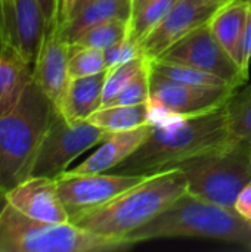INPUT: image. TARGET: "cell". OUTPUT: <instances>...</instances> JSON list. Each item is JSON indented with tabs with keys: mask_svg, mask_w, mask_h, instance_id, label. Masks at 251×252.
Instances as JSON below:
<instances>
[{
	"mask_svg": "<svg viewBox=\"0 0 251 252\" xmlns=\"http://www.w3.org/2000/svg\"><path fill=\"white\" fill-rule=\"evenodd\" d=\"M231 140L234 137L225 106L194 117H175L164 124H152L148 139L115 170L121 174L151 176L176 168Z\"/></svg>",
	"mask_w": 251,
	"mask_h": 252,
	"instance_id": "6da1fadb",
	"label": "cell"
},
{
	"mask_svg": "<svg viewBox=\"0 0 251 252\" xmlns=\"http://www.w3.org/2000/svg\"><path fill=\"white\" fill-rule=\"evenodd\" d=\"M186 192V177L180 168H170L126 189L108 202L81 213L70 223L112 238H127L151 221Z\"/></svg>",
	"mask_w": 251,
	"mask_h": 252,
	"instance_id": "7a4b0ae2",
	"label": "cell"
},
{
	"mask_svg": "<svg viewBox=\"0 0 251 252\" xmlns=\"http://www.w3.org/2000/svg\"><path fill=\"white\" fill-rule=\"evenodd\" d=\"M164 238H203L232 244L251 251V223L229 210L189 192L146 224L132 232L133 244Z\"/></svg>",
	"mask_w": 251,
	"mask_h": 252,
	"instance_id": "3957f363",
	"label": "cell"
},
{
	"mask_svg": "<svg viewBox=\"0 0 251 252\" xmlns=\"http://www.w3.org/2000/svg\"><path fill=\"white\" fill-rule=\"evenodd\" d=\"M127 238L84 230L72 223H44L16 210L0 189V252H114L130 250Z\"/></svg>",
	"mask_w": 251,
	"mask_h": 252,
	"instance_id": "277c9868",
	"label": "cell"
},
{
	"mask_svg": "<svg viewBox=\"0 0 251 252\" xmlns=\"http://www.w3.org/2000/svg\"><path fill=\"white\" fill-rule=\"evenodd\" d=\"M56 109L31 81L15 109L0 117V189H10L30 176L40 143Z\"/></svg>",
	"mask_w": 251,
	"mask_h": 252,
	"instance_id": "5b68a950",
	"label": "cell"
},
{
	"mask_svg": "<svg viewBox=\"0 0 251 252\" xmlns=\"http://www.w3.org/2000/svg\"><path fill=\"white\" fill-rule=\"evenodd\" d=\"M178 168L186 177V192L234 210L238 193L251 180V145L234 139Z\"/></svg>",
	"mask_w": 251,
	"mask_h": 252,
	"instance_id": "8992f818",
	"label": "cell"
},
{
	"mask_svg": "<svg viewBox=\"0 0 251 252\" xmlns=\"http://www.w3.org/2000/svg\"><path fill=\"white\" fill-rule=\"evenodd\" d=\"M109 131L89 123L87 120L70 121L59 111L40 143L28 177H50L67 171L68 165L90 148L101 145Z\"/></svg>",
	"mask_w": 251,
	"mask_h": 252,
	"instance_id": "52a82bcc",
	"label": "cell"
},
{
	"mask_svg": "<svg viewBox=\"0 0 251 252\" xmlns=\"http://www.w3.org/2000/svg\"><path fill=\"white\" fill-rule=\"evenodd\" d=\"M157 59L189 65L212 72L226 80L235 89L241 87L249 80V75L243 68L217 41L209 22L191 31Z\"/></svg>",
	"mask_w": 251,
	"mask_h": 252,
	"instance_id": "ba28073f",
	"label": "cell"
},
{
	"mask_svg": "<svg viewBox=\"0 0 251 252\" xmlns=\"http://www.w3.org/2000/svg\"><path fill=\"white\" fill-rule=\"evenodd\" d=\"M145 177L139 174L74 173L67 170L58 174L55 182L59 199L71 220L81 213L108 202Z\"/></svg>",
	"mask_w": 251,
	"mask_h": 252,
	"instance_id": "9c48e42d",
	"label": "cell"
},
{
	"mask_svg": "<svg viewBox=\"0 0 251 252\" xmlns=\"http://www.w3.org/2000/svg\"><path fill=\"white\" fill-rule=\"evenodd\" d=\"M47 24L38 0H0V43L34 68Z\"/></svg>",
	"mask_w": 251,
	"mask_h": 252,
	"instance_id": "30bf717a",
	"label": "cell"
},
{
	"mask_svg": "<svg viewBox=\"0 0 251 252\" xmlns=\"http://www.w3.org/2000/svg\"><path fill=\"white\" fill-rule=\"evenodd\" d=\"M235 89H212L180 83L164 77L149 66V105L180 115L194 117L223 108Z\"/></svg>",
	"mask_w": 251,
	"mask_h": 252,
	"instance_id": "8fae6325",
	"label": "cell"
},
{
	"mask_svg": "<svg viewBox=\"0 0 251 252\" xmlns=\"http://www.w3.org/2000/svg\"><path fill=\"white\" fill-rule=\"evenodd\" d=\"M217 9L197 0H178L161 22L139 43L142 55L148 61L160 58L180 38L209 22Z\"/></svg>",
	"mask_w": 251,
	"mask_h": 252,
	"instance_id": "7c38bea8",
	"label": "cell"
},
{
	"mask_svg": "<svg viewBox=\"0 0 251 252\" xmlns=\"http://www.w3.org/2000/svg\"><path fill=\"white\" fill-rule=\"evenodd\" d=\"M68 50L70 43L62 37L59 24L49 28L41 44L40 53L33 68V81L50 99L59 111L68 83Z\"/></svg>",
	"mask_w": 251,
	"mask_h": 252,
	"instance_id": "4fadbf2b",
	"label": "cell"
},
{
	"mask_svg": "<svg viewBox=\"0 0 251 252\" xmlns=\"http://www.w3.org/2000/svg\"><path fill=\"white\" fill-rule=\"evenodd\" d=\"M7 201L30 219L44 223H68L56 182L50 177H27L6 190Z\"/></svg>",
	"mask_w": 251,
	"mask_h": 252,
	"instance_id": "5bb4252c",
	"label": "cell"
},
{
	"mask_svg": "<svg viewBox=\"0 0 251 252\" xmlns=\"http://www.w3.org/2000/svg\"><path fill=\"white\" fill-rule=\"evenodd\" d=\"M152 130V124H145L133 130L109 133V136L101 143L98 151L84 159L80 165L72 168L74 173H105L117 168L124 162L139 146L148 139Z\"/></svg>",
	"mask_w": 251,
	"mask_h": 252,
	"instance_id": "9a60e30c",
	"label": "cell"
},
{
	"mask_svg": "<svg viewBox=\"0 0 251 252\" xmlns=\"http://www.w3.org/2000/svg\"><path fill=\"white\" fill-rule=\"evenodd\" d=\"M132 18V0H92L77 7L64 22L59 24L62 37L72 43L86 30L109 19Z\"/></svg>",
	"mask_w": 251,
	"mask_h": 252,
	"instance_id": "2e32d148",
	"label": "cell"
},
{
	"mask_svg": "<svg viewBox=\"0 0 251 252\" xmlns=\"http://www.w3.org/2000/svg\"><path fill=\"white\" fill-rule=\"evenodd\" d=\"M107 74L108 71L89 77L71 78L59 112L70 121L87 120L102 106Z\"/></svg>",
	"mask_w": 251,
	"mask_h": 252,
	"instance_id": "e0dca14e",
	"label": "cell"
},
{
	"mask_svg": "<svg viewBox=\"0 0 251 252\" xmlns=\"http://www.w3.org/2000/svg\"><path fill=\"white\" fill-rule=\"evenodd\" d=\"M250 3L246 0H231L220 6L209 21V25L229 56L241 66V41L246 28Z\"/></svg>",
	"mask_w": 251,
	"mask_h": 252,
	"instance_id": "ac0fdd59",
	"label": "cell"
},
{
	"mask_svg": "<svg viewBox=\"0 0 251 252\" xmlns=\"http://www.w3.org/2000/svg\"><path fill=\"white\" fill-rule=\"evenodd\" d=\"M33 81V66L18 53L0 46V117L12 112L27 86Z\"/></svg>",
	"mask_w": 251,
	"mask_h": 252,
	"instance_id": "d6986e66",
	"label": "cell"
},
{
	"mask_svg": "<svg viewBox=\"0 0 251 252\" xmlns=\"http://www.w3.org/2000/svg\"><path fill=\"white\" fill-rule=\"evenodd\" d=\"M87 121L109 133L133 130L149 124V103L101 106Z\"/></svg>",
	"mask_w": 251,
	"mask_h": 252,
	"instance_id": "ffe728a7",
	"label": "cell"
},
{
	"mask_svg": "<svg viewBox=\"0 0 251 252\" xmlns=\"http://www.w3.org/2000/svg\"><path fill=\"white\" fill-rule=\"evenodd\" d=\"M149 66L152 71H155L164 77H169L172 80L180 81V83L201 86V87H212V89H235L226 80H223L212 72H207V71H203V69H198V68H194L189 65L154 59V61H149Z\"/></svg>",
	"mask_w": 251,
	"mask_h": 252,
	"instance_id": "44dd1931",
	"label": "cell"
},
{
	"mask_svg": "<svg viewBox=\"0 0 251 252\" xmlns=\"http://www.w3.org/2000/svg\"><path fill=\"white\" fill-rule=\"evenodd\" d=\"M225 112L231 136L251 145V84L234 93L225 105Z\"/></svg>",
	"mask_w": 251,
	"mask_h": 252,
	"instance_id": "7402d4cb",
	"label": "cell"
},
{
	"mask_svg": "<svg viewBox=\"0 0 251 252\" xmlns=\"http://www.w3.org/2000/svg\"><path fill=\"white\" fill-rule=\"evenodd\" d=\"M129 32V21L126 19H109L101 24L93 25L92 28L86 30L81 35H78L72 43L95 47L105 50L127 37Z\"/></svg>",
	"mask_w": 251,
	"mask_h": 252,
	"instance_id": "603a6c76",
	"label": "cell"
},
{
	"mask_svg": "<svg viewBox=\"0 0 251 252\" xmlns=\"http://www.w3.org/2000/svg\"><path fill=\"white\" fill-rule=\"evenodd\" d=\"M176 1L178 0H152L148 3L142 10L130 18L127 37L139 44L161 22Z\"/></svg>",
	"mask_w": 251,
	"mask_h": 252,
	"instance_id": "cb8c5ba5",
	"label": "cell"
},
{
	"mask_svg": "<svg viewBox=\"0 0 251 252\" xmlns=\"http://www.w3.org/2000/svg\"><path fill=\"white\" fill-rule=\"evenodd\" d=\"M105 71H108V68L105 63L104 50L70 43V50H68L70 78L89 77Z\"/></svg>",
	"mask_w": 251,
	"mask_h": 252,
	"instance_id": "d4e9b609",
	"label": "cell"
},
{
	"mask_svg": "<svg viewBox=\"0 0 251 252\" xmlns=\"http://www.w3.org/2000/svg\"><path fill=\"white\" fill-rule=\"evenodd\" d=\"M148 59L145 56H139L132 59L123 65H118L112 69H108L107 80L104 84V94H102V106H108L114 97L136 77V74L148 65Z\"/></svg>",
	"mask_w": 251,
	"mask_h": 252,
	"instance_id": "484cf974",
	"label": "cell"
},
{
	"mask_svg": "<svg viewBox=\"0 0 251 252\" xmlns=\"http://www.w3.org/2000/svg\"><path fill=\"white\" fill-rule=\"evenodd\" d=\"M149 100V62L114 97L109 105H138Z\"/></svg>",
	"mask_w": 251,
	"mask_h": 252,
	"instance_id": "4316f807",
	"label": "cell"
},
{
	"mask_svg": "<svg viewBox=\"0 0 251 252\" xmlns=\"http://www.w3.org/2000/svg\"><path fill=\"white\" fill-rule=\"evenodd\" d=\"M104 55H105V63H107L108 69H112L118 65H123V63L132 61V59L143 56L139 49V44L132 41L129 37H126L120 43L105 49Z\"/></svg>",
	"mask_w": 251,
	"mask_h": 252,
	"instance_id": "83f0119b",
	"label": "cell"
},
{
	"mask_svg": "<svg viewBox=\"0 0 251 252\" xmlns=\"http://www.w3.org/2000/svg\"><path fill=\"white\" fill-rule=\"evenodd\" d=\"M251 63V3L246 21V28L243 34V41H241V68L243 71L249 75L250 74Z\"/></svg>",
	"mask_w": 251,
	"mask_h": 252,
	"instance_id": "f1b7e54d",
	"label": "cell"
},
{
	"mask_svg": "<svg viewBox=\"0 0 251 252\" xmlns=\"http://www.w3.org/2000/svg\"><path fill=\"white\" fill-rule=\"evenodd\" d=\"M234 210L241 219L251 223V180L238 193L237 201L234 204Z\"/></svg>",
	"mask_w": 251,
	"mask_h": 252,
	"instance_id": "f546056e",
	"label": "cell"
},
{
	"mask_svg": "<svg viewBox=\"0 0 251 252\" xmlns=\"http://www.w3.org/2000/svg\"><path fill=\"white\" fill-rule=\"evenodd\" d=\"M38 4L41 7V12L44 15L47 30L59 24V7L61 0H38Z\"/></svg>",
	"mask_w": 251,
	"mask_h": 252,
	"instance_id": "4dcf8cb0",
	"label": "cell"
},
{
	"mask_svg": "<svg viewBox=\"0 0 251 252\" xmlns=\"http://www.w3.org/2000/svg\"><path fill=\"white\" fill-rule=\"evenodd\" d=\"M78 0H61V7H59V24L64 22L75 9Z\"/></svg>",
	"mask_w": 251,
	"mask_h": 252,
	"instance_id": "1f68e13d",
	"label": "cell"
},
{
	"mask_svg": "<svg viewBox=\"0 0 251 252\" xmlns=\"http://www.w3.org/2000/svg\"><path fill=\"white\" fill-rule=\"evenodd\" d=\"M152 0H132V16L135 13H138L139 10H142L148 3H151Z\"/></svg>",
	"mask_w": 251,
	"mask_h": 252,
	"instance_id": "d6a6232c",
	"label": "cell"
},
{
	"mask_svg": "<svg viewBox=\"0 0 251 252\" xmlns=\"http://www.w3.org/2000/svg\"><path fill=\"white\" fill-rule=\"evenodd\" d=\"M197 1H200V3H203V4H207V6L220 7V6H223L225 3L231 1V0H197Z\"/></svg>",
	"mask_w": 251,
	"mask_h": 252,
	"instance_id": "836d02e7",
	"label": "cell"
},
{
	"mask_svg": "<svg viewBox=\"0 0 251 252\" xmlns=\"http://www.w3.org/2000/svg\"><path fill=\"white\" fill-rule=\"evenodd\" d=\"M89 1H92V0H78V3H77L75 9H77V7H80V6H83V4H86V3H89ZM75 9H74V10H75ZM74 10H72V12H74Z\"/></svg>",
	"mask_w": 251,
	"mask_h": 252,
	"instance_id": "e575fe53",
	"label": "cell"
},
{
	"mask_svg": "<svg viewBox=\"0 0 251 252\" xmlns=\"http://www.w3.org/2000/svg\"><path fill=\"white\" fill-rule=\"evenodd\" d=\"M246 1H249V3H251V0H246Z\"/></svg>",
	"mask_w": 251,
	"mask_h": 252,
	"instance_id": "d590c367",
	"label": "cell"
},
{
	"mask_svg": "<svg viewBox=\"0 0 251 252\" xmlns=\"http://www.w3.org/2000/svg\"><path fill=\"white\" fill-rule=\"evenodd\" d=\"M0 46H1V43H0Z\"/></svg>",
	"mask_w": 251,
	"mask_h": 252,
	"instance_id": "8d00e7d4",
	"label": "cell"
}]
</instances>
